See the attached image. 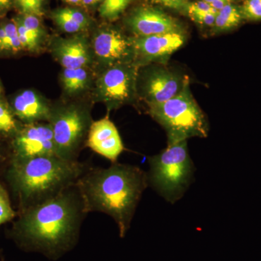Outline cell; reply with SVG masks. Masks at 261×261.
<instances>
[{
    "instance_id": "1",
    "label": "cell",
    "mask_w": 261,
    "mask_h": 261,
    "mask_svg": "<svg viewBox=\"0 0 261 261\" xmlns=\"http://www.w3.org/2000/svg\"><path fill=\"white\" fill-rule=\"evenodd\" d=\"M87 216L75 185L54 198L20 213L12 232L24 248L56 260L75 246Z\"/></svg>"
},
{
    "instance_id": "2",
    "label": "cell",
    "mask_w": 261,
    "mask_h": 261,
    "mask_svg": "<svg viewBox=\"0 0 261 261\" xmlns=\"http://www.w3.org/2000/svg\"><path fill=\"white\" fill-rule=\"evenodd\" d=\"M75 186L87 214L99 212L111 216L120 237L124 238L149 185L147 173L142 168L117 162L108 168H89Z\"/></svg>"
},
{
    "instance_id": "3",
    "label": "cell",
    "mask_w": 261,
    "mask_h": 261,
    "mask_svg": "<svg viewBox=\"0 0 261 261\" xmlns=\"http://www.w3.org/2000/svg\"><path fill=\"white\" fill-rule=\"evenodd\" d=\"M89 168L87 163L67 161L56 154L11 159L6 178L21 213L73 186Z\"/></svg>"
},
{
    "instance_id": "4",
    "label": "cell",
    "mask_w": 261,
    "mask_h": 261,
    "mask_svg": "<svg viewBox=\"0 0 261 261\" xmlns=\"http://www.w3.org/2000/svg\"><path fill=\"white\" fill-rule=\"evenodd\" d=\"M148 163L149 186L169 203H176L191 185L195 171L187 140L168 144L160 153L149 157Z\"/></svg>"
},
{
    "instance_id": "5",
    "label": "cell",
    "mask_w": 261,
    "mask_h": 261,
    "mask_svg": "<svg viewBox=\"0 0 261 261\" xmlns=\"http://www.w3.org/2000/svg\"><path fill=\"white\" fill-rule=\"evenodd\" d=\"M190 86L188 81L178 95L157 106H149V115L166 130L168 144L192 137L206 138L208 135V121Z\"/></svg>"
},
{
    "instance_id": "6",
    "label": "cell",
    "mask_w": 261,
    "mask_h": 261,
    "mask_svg": "<svg viewBox=\"0 0 261 261\" xmlns=\"http://www.w3.org/2000/svg\"><path fill=\"white\" fill-rule=\"evenodd\" d=\"M48 123L53 130L57 154L67 161H78L92 123L88 110L74 104L62 106L51 110Z\"/></svg>"
},
{
    "instance_id": "7",
    "label": "cell",
    "mask_w": 261,
    "mask_h": 261,
    "mask_svg": "<svg viewBox=\"0 0 261 261\" xmlns=\"http://www.w3.org/2000/svg\"><path fill=\"white\" fill-rule=\"evenodd\" d=\"M135 61L108 67L96 84L98 100L109 109L118 108L133 100L137 93L139 64Z\"/></svg>"
},
{
    "instance_id": "8",
    "label": "cell",
    "mask_w": 261,
    "mask_h": 261,
    "mask_svg": "<svg viewBox=\"0 0 261 261\" xmlns=\"http://www.w3.org/2000/svg\"><path fill=\"white\" fill-rule=\"evenodd\" d=\"M12 150L11 159L58 155L49 123L39 122L25 124L13 137Z\"/></svg>"
},
{
    "instance_id": "9",
    "label": "cell",
    "mask_w": 261,
    "mask_h": 261,
    "mask_svg": "<svg viewBox=\"0 0 261 261\" xmlns=\"http://www.w3.org/2000/svg\"><path fill=\"white\" fill-rule=\"evenodd\" d=\"M190 81L181 75L164 68L155 67L149 70L143 84V94L148 106H157L178 95Z\"/></svg>"
},
{
    "instance_id": "10",
    "label": "cell",
    "mask_w": 261,
    "mask_h": 261,
    "mask_svg": "<svg viewBox=\"0 0 261 261\" xmlns=\"http://www.w3.org/2000/svg\"><path fill=\"white\" fill-rule=\"evenodd\" d=\"M93 49L99 61L108 67L132 62L136 58L132 39L116 29H104L97 32L94 38Z\"/></svg>"
},
{
    "instance_id": "11",
    "label": "cell",
    "mask_w": 261,
    "mask_h": 261,
    "mask_svg": "<svg viewBox=\"0 0 261 261\" xmlns=\"http://www.w3.org/2000/svg\"><path fill=\"white\" fill-rule=\"evenodd\" d=\"M136 58L143 62L165 63L170 56L185 44V33L173 32L149 37H137L132 39Z\"/></svg>"
},
{
    "instance_id": "12",
    "label": "cell",
    "mask_w": 261,
    "mask_h": 261,
    "mask_svg": "<svg viewBox=\"0 0 261 261\" xmlns=\"http://www.w3.org/2000/svg\"><path fill=\"white\" fill-rule=\"evenodd\" d=\"M86 145L112 163H117L124 150L119 132L108 116L92 122Z\"/></svg>"
},
{
    "instance_id": "13",
    "label": "cell",
    "mask_w": 261,
    "mask_h": 261,
    "mask_svg": "<svg viewBox=\"0 0 261 261\" xmlns=\"http://www.w3.org/2000/svg\"><path fill=\"white\" fill-rule=\"evenodd\" d=\"M127 24L137 37H149L181 30L176 19L157 8L142 7L136 9Z\"/></svg>"
},
{
    "instance_id": "14",
    "label": "cell",
    "mask_w": 261,
    "mask_h": 261,
    "mask_svg": "<svg viewBox=\"0 0 261 261\" xmlns=\"http://www.w3.org/2000/svg\"><path fill=\"white\" fill-rule=\"evenodd\" d=\"M12 112L25 124L49 121L51 109L34 91L27 89L18 94L12 103Z\"/></svg>"
},
{
    "instance_id": "15",
    "label": "cell",
    "mask_w": 261,
    "mask_h": 261,
    "mask_svg": "<svg viewBox=\"0 0 261 261\" xmlns=\"http://www.w3.org/2000/svg\"><path fill=\"white\" fill-rule=\"evenodd\" d=\"M53 51L64 69L85 68L90 63L88 44L81 37L57 39Z\"/></svg>"
},
{
    "instance_id": "16",
    "label": "cell",
    "mask_w": 261,
    "mask_h": 261,
    "mask_svg": "<svg viewBox=\"0 0 261 261\" xmlns=\"http://www.w3.org/2000/svg\"><path fill=\"white\" fill-rule=\"evenodd\" d=\"M53 18L57 25L66 33L82 32L89 27V20L80 10L73 8H61L53 13Z\"/></svg>"
},
{
    "instance_id": "17",
    "label": "cell",
    "mask_w": 261,
    "mask_h": 261,
    "mask_svg": "<svg viewBox=\"0 0 261 261\" xmlns=\"http://www.w3.org/2000/svg\"><path fill=\"white\" fill-rule=\"evenodd\" d=\"M243 19L241 7L237 6L233 3L226 5L216 14V20L213 27L214 32H224L236 28Z\"/></svg>"
},
{
    "instance_id": "18",
    "label": "cell",
    "mask_w": 261,
    "mask_h": 261,
    "mask_svg": "<svg viewBox=\"0 0 261 261\" xmlns=\"http://www.w3.org/2000/svg\"><path fill=\"white\" fill-rule=\"evenodd\" d=\"M62 82L67 93H79L83 91L89 83L88 72L85 68L64 69L62 74Z\"/></svg>"
},
{
    "instance_id": "19",
    "label": "cell",
    "mask_w": 261,
    "mask_h": 261,
    "mask_svg": "<svg viewBox=\"0 0 261 261\" xmlns=\"http://www.w3.org/2000/svg\"><path fill=\"white\" fill-rule=\"evenodd\" d=\"M19 130L18 122L11 110L3 100L0 101V135L13 137Z\"/></svg>"
},
{
    "instance_id": "20",
    "label": "cell",
    "mask_w": 261,
    "mask_h": 261,
    "mask_svg": "<svg viewBox=\"0 0 261 261\" xmlns=\"http://www.w3.org/2000/svg\"><path fill=\"white\" fill-rule=\"evenodd\" d=\"M133 0H103L99 13L103 18L115 20L124 11Z\"/></svg>"
},
{
    "instance_id": "21",
    "label": "cell",
    "mask_w": 261,
    "mask_h": 261,
    "mask_svg": "<svg viewBox=\"0 0 261 261\" xmlns=\"http://www.w3.org/2000/svg\"><path fill=\"white\" fill-rule=\"evenodd\" d=\"M17 216L12 207L9 193L3 184L0 183V226L10 222Z\"/></svg>"
},
{
    "instance_id": "22",
    "label": "cell",
    "mask_w": 261,
    "mask_h": 261,
    "mask_svg": "<svg viewBox=\"0 0 261 261\" xmlns=\"http://www.w3.org/2000/svg\"><path fill=\"white\" fill-rule=\"evenodd\" d=\"M16 24L17 30H18L19 40L22 48L25 50L35 51L39 47V41L36 39L35 37L29 32L28 29L24 27L20 19L18 18L13 19Z\"/></svg>"
},
{
    "instance_id": "23",
    "label": "cell",
    "mask_w": 261,
    "mask_h": 261,
    "mask_svg": "<svg viewBox=\"0 0 261 261\" xmlns=\"http://www.w3.org/2000/svg\"><path fill=\"white\" fill-rule=\"evenodd\" d=\"M44 0H14L21 15H32L42 17L43 15V5Z\"/></svg>"
},
{
    "instance_id": "24",
    "label": "cell",
    "mask_w": 261,
    "mask_h": 261,
    "mask_svg": "<svg viewBox=\"0 0 261 261\" xmlns=\"http://www.w3.org/2000/svg\"><path fill=\"white\" fill-rule=\"evenodd\" d=\"M5 32H6V49L5 51L12 53H18L23 49L20 40H19L18 30L14 20L8 22L4 24Z\"/></svg>"
},
{
    "instance_id": "25",
    "label": "cell",
    "mask_w": 261,
    "mask_h": 261,
    "mask_svg": "<svg viewBox=\"0 0 261 261\" xmlns=\"http://www.w3.org/2000/svg\"><path fill=\"white\" fill-rule=\"evenodd\" d=\"M18 18L23 24L24 27L40 42L41 39L44 35V29L42 28L39 17L32 15H20Z\"/></svg>"
},
{
    "instance_id": "26",
    "label": "cell",
    "mask_w": 261,
    "mask_h": 261,
    "mask_svg": "<svg viewBox=\"0 0 261 261\" xmlns=\"http://www.w3.org/2000/svg\"><path fill=\"white\" fill-rule=\"evenodd\" d=\"M243 18L250 20H261V0H245L241 7Z\"/></svg>"
},
{
    "instance_id": "27",
    "label": "cell",
    "mask_w": 261,
    "mask_h": 261,
    "mask_svg": "<svg viewBox=\"0 0 261 261\" xmlns=\"http://www.w3.org/2000/svg\"><path fill=\"white\" fill-rule=\"evenodd\" d=\"M187 12L189 15L195 13H211L216 15L219 11L213 8L208 3L202 0H199L195 3H189Z\"/></svg>"
},
{
    "instance_id": "28",
    "label": "cell",
    "mask_w": 261,
    "mask_h": 261,
    "mask_svg": "<svg viewBox=\"0 0 261 261\" xmlns=\"http://www.w3.org/2000/svg\"><path fill=\"white\" fill-rule=\"evenodd\" d=\"M197 23L206 27H214L216 15L211 13H195L189 15Z\"/></svg>"
},
{
    "instance_id": "29",
    "label": "cell",
    "mask_w": 261,
    "mask_h": 261,
    "mask_svg": "<svg viewBox=\"0 0 261 261\" xmlns=\"http://www.w3.org/2000/svg\"><path fill=\"white\" fill-rule=\"evenodd\" d=\"M154 3L171 8V9L178 10V11H186L188 6V0H153Z\"/></svg>"
},
{
    "instance_id": "30",
    "label": "cell",
    "mask_w": 261,
    "mask_h": 261,
    "mask_svg": "<svg viewBox=\"0 0 261 261\" xmlns=\"http://www.w3.org/2000/svg\"><path fill=\"white\" fill-rule=\"evenodd\" d=\"M14 5V0H0V17L3 16L11 9Z\"/></svg>"
},
{
    "instance_id": "31",
    "label": "cell",
    "mask_w": 261,
    "mask_h": 261,
    "mask_svg": "<svg viewBox=\"0 0 261 261\" xmlns=\"http://www.w3.org/2000/svg\"><path fill=\"white\" fill-rule=\"evenodd\" d=\"M6 39V32H5L4 24H3V25H0V53L5 51Z\"/></svg>"
},
{
    "instance_id": "32",
    "label": "cell",
    "mask_w": 261,
    "mask_h": 261,
    "mask_svg": "<svg viewBox=\"0 0 261 261\" xmlns=\"http://www.w3.org/2000/svg\"><path fill=\"white\" fill-rule=\"evenodd\" d=\"M101 0H82V4L84 5H92L96 4Z\"/></svg>"
},
{
    "instance_id": "33",
    "label": "cell",
    "mask_w": 261,
    "mask_h": 261,
    "mask_svg": "<svg viewBox=\"0 0 261 261\" xmlns=\"http://www.w3.org/2000/svg\"><path fill=\"white\" fill-rule=\"evenodd\" d=\"M5 160H6V157H5L4 152H3V151L0 148V166L5 163Z\"/></svg>"
},
{
    "instance_id": "34",
    "label": "cell",
    "mask_w": 261,
    "mask_h": 261,
    "mask_svg": "<svg viewBox=\"0 0 261 261\" xmlns=\"http://www.w3.org/2000/svg\"><path fill=\"white\" fill-rule=\"evenodd\" d=\"M65 1L68 3H71V4H80V3H82V0H65Z\"/></svg>"
},
{
    "instance_id": "35",
    "label": "cell",
    "mask_w": 261,
    "mask_h": 261,
    "mask_svg": "<svg viewBox=\"0 0 261 261\" xmlns=\"http://www.w3.org/2000/svg\"><path fill=\"white\" fill-rule=\"evenodd\" d=\"M202 1L205 2V3L211 5L213 3H214V2L217 1V0H202Z\"/></svg>"
},
{
    "instance_id": "36",
    "label": "cell",
    "mask_w": 261,
    "mask_h": 261,
    "mask_svg": "<svg viewBox=\"0 0 261 261\" xmlns=\"http://www.w3.org/2000/svg\"><path fill=\"white\" fill-rule=\"evenodd\" d=\"M2 94H3V88H2V85L0 84V101L2 100Z\"/></svg>"
},
{
    "instance_id": "37",
    "label": "cell",
    "mask_w": 261,
    "mask_h": 261,
    "mask_svg": "<svg viewBox=\"0 0 261 261\" xmlns=\"http://www.w3.org/2000/svg\"><path fill=\"white\" fill-rule=\"evenodd\" d=\"M3 261H4V260H3Z\"/></svg>"
}]
</instances>
